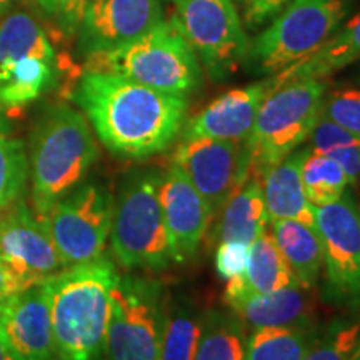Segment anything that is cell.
Returning a JSON list of instances; mask_svg holds the SVG:
<instances>
[{"mask_svg":"<svg viewBox=\"0 0 360 360\" xmlns=\"http://www.w3.org/2000/svg\"><path fill=\"white\" fill-rule=\"evenodd\" d=\"M74 101L103 146L125 159H146L172 146L188 107L186 97L103 72H85Z\"/></svg>","mask_w":360,"mask_h":360,"instance_id":"obj_1","label":"cell"},{"mask_svg":"<svg viewBox=\"0 0 360 360\" xmlns=\"http://www.w3.org/2000/svg\"><path fill=\"white\" fill-rule=\"evenodd\" d=\"M119 277L112 260L102 257L42 282L58 360H102Z\"/></svg>","mask_w":360,"mask_h":360,"instance_id":"obj_2","label":"cell"},{"mask_svg":"<svg viewBox=\"0 0 360 360\" xmlns=\"http://www.w3.org/2000/svg\"><path fill=\"white\" fill-rule=\"evenodd\" d=\"M97 159L98 147L87 117L64 103L49 107L30 139L29 175L37 217L80 186Z\"/></svg>","mask_w":360,"mask_h":360,"instance_id":"obj_3","label":"cell"},{"mask_svg":"<svg viewBox=\"0 0 360 360\" xmlns=\"http://www.w3.org/2000/svg\"><path fill=\"white\" fill-rule=\"evenodd\" d=\"M85 72L122 75L179 97H187L202 84L199 58L179 30L165 19L122 47L87 57Z\"/></svg>","mask_w":360,"mask_h":360,"instance_id":"obj_4","label":"cell"},{"mask_svg":"<svg viewBox=\"0 0 360 360\" xmlns=\"http://www.w3.org/2000/svg\"><path fill=\"white\" fill-rule=\"evenodd\" d=\"M326 90V82L317 79L287 80L270 90L244 142L250 175L260 179L307 141L322 114Z\"/></svg>","mask_w":360,"mask_h":360,"instance_id":"obj_5","label":"cell"},{"mask_svg":"<svg viewBox=\"0 0 360 360\" xmlns=\"http://www.w3.org/2000/svg\"><path fill=\"white\" fill-rule=\"evenodd\" d=\"M354 0H290L267 29L250 40L244 65L276 75L322 47L344 24Z\"/></svg>","mask_w":360,"mask_h":360,"instance_id":"obj_6","label":"cell"},{"mask_svg":"<svg viewBox=\"0 0 360 360\" xmlns=\"http://www.w3.org/2000/svg\"><path fill=\"white\" fill-rule=\"evenodd\" d=\"M157 172H132L114 199L110 225L112 254L125 269L164 270L174 262L159 199Z\"/></svg>","mask_w":360,"mask_h":360,"instance_id":"obj_7","label":"cell"},{"mask_svg":"<svg viewBox=\"0 0 360 360\" xmlns=\"http://www.w3.org/2000/svg\"><path fill=\"white\" fill-rule=\"evenodd\" d=\"M170 24L186 39L200 65L214 80H222L244 64L247 39L233 0H175Z\"/></svg>","mask_w":360,"mask_h":360,"instance_id":"obj_8","label":"cell"},{"mask_svg":"<svg viewBox=\"0 0 360 360\" xmlns=\"http://www.w3.org/2000/svg\"><path fill=\"white\" fill-rule=\"evenodd\" d=\"M114 197L98 184H84L57 200L40 220L56 245L62 267L103 257L110 237Z\"/></svg>","mask_w":360,"mask_h":360,"instance_id":"obj_9","label":"cell"},{"mask_svg":"<svg viewBox=\"0 0 360 360\" xmlns=\"http://www.w3.org/2000/svg\"><path fill=\"white\" fill-rule=\"evenodd\" d=\"M164 322L160 287L143 278L119 277L103 355L107 360H159Z\"/></svg>","mask_w":360,"mask_h":360,"instance_id":"obj_10","label":"cell"},{"mask_svg":"<svg viewBox=\"0 0 360 360\" xmlns=\"http://www.w3.org/2000/svg\"><path fill=\"white\" fill-rule=\"evenodd\" d=\"M321 237L326 294L335 305L360 309V205L352 192L334 204L314 207Z\"/></svg>","mask_w":360,"mask_h":360,"instance_id":"obj_11","label":"cell"},{"mask_svg":"<svg viewBox=\"0 0 360 360\" xmlns=\"http://www.w3.org/2000/svg\"><path fill=\"white\" fill-rule=\"evenodd\" d=\"M172 162L217 215L229 197L250 177L245 143L205 137L182 139Z\"/></svg>","mask_w":360,"mask_h":360,"instance_id":"obj_12","label":"cell"},{"mask_svg":"<svg viewBox=\"0 0 360 360\" xmlns=\"http://www.w3.org/2000/svg\"><path fill=\"white\" fill-rule=\"evenodd\" d=\"M0 262L22 290L64 269L42 220L22 200L0 214Z\"/></svg>","mask_w":360,"mask_h":360,"instance_id":"obj_13","label":"cell"},{"mask_svg":"<svg viewBox=\"0 0 360 360\" xmlns=\"http://www.w3.org/2000/svg\"><path fill=\"white\" fill-rule=\"evenodd\" d=\"M164 20L162 0H87L79 25L85 57L132 42Z\"/></svg>","mask_w":360,"mask_h":360,"instance_id":"obj_14","label":"cell"},{"mask_svg":"<svg viewBox=\"0 0 360 360\" xmlns=\"http://www.w3.org/2000/svg\"><path fill=\"white\" fill-rule=\"evenodd\" d=\"M159 199L174 262H187L199 250L215 215L175 162L160 180Z\"/></svg>","mask_w":360,"mask_h":360,"instance_id":"obj_15","label":"cell"},{"mask_svg":"<svg viewBox=\"0 0 360 360\" xmlns=\"http://www.w3.org/2000/svg\"><path fill=\"white\" fill-rule=\"evenodd\" d=\"M0 335L22 360H58L42 283L15 294L0 310Z\"/></svg>","mask_w":360,"mask_h":360,"instance_id":"obj_16","label":"cell"},{"mask_svg":"<svg viewBox=\"0 0 360 360\" xmlns=\"http://www.w3.org/2000/svg\"><path fill=\"white\" fill-rule=\"evenodd\" d=\"M272 90L270 79L232 89L210 102L200 114L192 117L182 139L205 137L215 141L244 143L254 129L260 103Z\"/></svg>","mask_w":360,"mask_h":360,"instance_id":"obj_17","label":"cell"},{"mask_svg":"<svg viewBox=\"0 0 360 360\" xmlns=\"http://www.w3.org/2000/svg\"><path fill=\"white\" fill-rule=\"evenodd\" d=\"M307 150L292 152L260 175L269 222L297 220L315 227L314 205L304 191L302 160Z\"/></svg>","mask_w":360,"mask_h":360,"instance_id":"obj_18","label":"cell"},{"mask_svg":"<svg viewBox=\"0 0 360 360\" xmlns=\"http://www.w3.org/2000/svg\"><path fill=\"white\" fill-rule=\"evenodd\" d=\"M224 302L232 309L242 323L254 328L310 323L312 312L309 289H304L299 283L267 294L247 292L224 299Z\"/></svg>","mask_w":360,"mask_h":360,"instance_id":"obj_19","label":"cell"},{"mask_svg":"<svg viewBox=\"0 0 360 360\" xmlns=\"http://www.w3.org/2000/svg\"><path fill=\"white\" fill-rule=\"evenodd\" d=\"M357 60H360V13L352 17L345 25L342 24L340 29L310 56L295 62L276 75H270V82H272L274 89L287 82V80H323L328 75L352 65Z\"/></svg>","mask_w":360,"mask_h":360,"instance_id":"obj_20","label":"cell"},{"mask_svg":"<svg viewBox=\"0 0 360 360\" xmlns=\"http://www.w3.org/2000/svg\"><path fill=\"white\" fill-rule=\"evenodd\" d=\"M294 283H297L295 278L282 252L278 250L276 240L269 232H264L249 247L245 272L238 277L229 278L224 299H231L247 292L267 294V292L285 289Z\"/></svg>","mask_w":360,"mask_h":360,"instance_id":"obj_21","label":"cell"},{"mask_svg":"<svg viewBox=\"0 0 360 360\" xmlns=\"http://www.w3.org/2000/svg\"><path fill=\"white\" fill-rule=\"evenodd\" d=\"M269 215L265 210L262 182L250 175L249 179L229 197L219 212L214 238L219 242L238 240L252 244L267 229Z\"/></svg>","mask_w":360,"mask_h":360,"instance_id":"obj_22","label":"cell"},{"mask_svg":"<svg viewBox=\"0 0 360 360\" xmlns=\"http://www.w3.org/2000/svg\"><path fill=\"white\" fill-rule=\"evenodd\" d=\"M272 237L289 264L295 282L309 290L315 287L323 267L317 229L297 220H272Z\"/></svg>","mask_w":360,"mask_h":360,"instance_id":"obj_23","label":"cell"},{"mask_svg":"<svg viewBox=\"0 0 360 360\" xmlns=\"http://www.w3.org/2000/svg\"><path fill=\"white\" fill-rule=\"evenodd\" d=\"M317 339L312 323L254 328L244 360H302Z\"/></svg>","mask_w":360,"mask_h":360,"instance_id":"obj_24","label":"cell"},{"mask_svg":"<svg viewBox=\"0 0 360 360\" xmlns=\"http://www.w3.org/2000/svg\"><path fill=\"white\" fill-rule=\"evenodd\" d=\"M53 62L24 57L0 65V102L4 109L29 105L53 82Z\"/></svg>","mask_w":360,"mask_h":360,"instance_id":"obj_25","label":"cell"},{"mask_svg":"<svg viewBox=\"0 0 360 360\" xmlns=\"http://www.w3.org/2000/svg\"><path fill=\"white\" fill-rule=\"evenodd\" d=\"M24 57L56 60L51 40L29 12H8L0 17V65Z\"/></svg>","mask_w":360,"mask_h":360,"instance_id":"obj_26","label":"cell"},{"mask_svg":"<svg viewBox=\"0 0 360 360\" xmlns=\"http://www.w3.org/2000/svg\"><path fill=\"white\" fill-rule=\"evenodd\" d=\"M244 323L236 314L209 310L202 315V330L195 360H244Z\"/></svg>","mask_w":360,"mask_h":360,"instance_id":"obj_27","label":"cell"},{"mask_svg":"<svg viewBox=\"0 0 360 360\" xmlns=\"http://www.w3.org/2000/svg\"><path fill=\"white\" fill-rule=\"evenodd\" d=\"M202 315L191 304L174 302L165 307L159 360H195Z\"/></svg>","mask_w":360,"mask_h":360,"instance_id":"obj_28","label":"cell"},{"mask_svg":"<svg viewBox=\"0 0 360 360\" xmlns=\"http://www.w3.org/2000/svg\"><path fill=\"white\" fill-rule=\"evenodd\" d=\"M305 195L314 207L334 204L347 192L349 179L344 169L326 154L307 150L302 160Z\"/></svg>","mask_w":360,"mask_h":360,"instance_id":"obj_29","label":"cell"},{"mask_svg":"<svg viewBox=\"0 0 360 360\" xmlns=\"http://www.w3.org/2000/svg\"><path fill=\"white\" fill-rule=\"evenodd\" d=\"M29 177V160L20 141L0 135V214L20 202Z\"/></svg>","mask_w":360,"mask_h":360,"instance_id":"obj_30","label":"cell"},{"mask_svg":"<svg viewBox=\"0 0 360 360\" xmlns=\"http://www.w3.org/2000/svg\"><path fill=\"white\" fill-rule=\"evenodd\" d=\"M360 340V319L334 326L323 337H319L314 347L302 360H349Z\"/></svg>","mask_w":360,"mask_h":360,"instance_id":"obj_31","label":"cell"},{"mask_svg":"<svg viewBox=\"0 0 360 360\" xmlns=\"http://www.w3.org/2000/svg\"><path fill=\"white\" fill-rule=\"evenodd\" d=\"M322 115L360 137V89H337L323 97Z\"/></svg>","mask_w":360,"mask_h":360,"instance_id":"obj_32","label":"cell"},{"mask_svg":"<svg viewBox=\"0 0 360 360\" xmlns=\"http://www.w3.org/2000/svg\"><path fill=\"white\" fill-rule=\"evenodd\" d=\"M312 148L310 150L319 152V154H328V152L335 150V148L352 146V143L360 142L359 135L349 132L347 129L340 127L339 124L332 122L327 117L321 114L317 124L309 135Z\"/></svg>","mask_w":360,"mask_h":360,"instance_id":"obj_33","label":"cell"},{"mask_svg":"<svg viewBox=\"0 0 360 360\" xmlns=\"http://www.w3.org/2000/svg\"><path fill=\"white\" fill-rule=\"evenodd\" d=\"M289 2L290 0H233L242 24L250 30H257L276 19Z\"/></svg>","mask_w":360,"mask_h":360,"instance_id":"obj_34","label":"cell"},{"mask_svg":"<svg viewBox=\"0 0 360 360\" xmlns=\"http://www.w3.org/2000/svg\"><path fill=\"white\" fill-rule=\"evenodd\" d=\"M250 244L238 240L219 242L217 252H215V270L220 277L233 278L245 272L247 260H249Z\"/></svg>","mask_w":360,"mask_h":360,"instance_id":"obj_35","label":"cell"},{"mask_svg":"<svg viewBox=\"0 0 360 360\" xmlns=\"http://www.w3.org/2000/svg\"><path fill=\"white\" fill-rule=\"evenodd\" d=\"M87 0H57V20L67 34H77Z\"/></svg>","mask_w":360,"mask_h":360,"instance_id":"obj_36","label":"cell"},{"mask_svg":"<svg viewBox=\"0 0 360 360\" xmlns=\"http://www.w3.org/2000/svg\"><path fill=\"white\" fill-rule=\"evenodd\" d=\"M332 157L337 164L344 169L350 184H357L360 179V142L352 143V146H345L326 154Z\"/></svg>","mask_w":360,"mask_h":360,"instance_id":"obj_37","label":"cell"},{"mask_svg":"<svg viewBox=\"0 0 360 360\" xmlns=\"http://www.w3.org/2000/svg\"><path fill=\"white\" fill-rule=\"evenodd\" d=\"M22 292L19 282L8 272V269L0 262V310L6 307V304L13 295Z\"/></svg>","mask_w":360,"mask_h":360,"instance_id":"obj_38","label":"cell"},{"mask_svg":"<svg viewBox=\"0 0 360 360\" xmlns=\"http://www.w3.org/2000/svg\"><path fill=\"white\" fill-rule=\"evenodd\" d=\"M0 360H22L19 355L13 352L2 335H0Z\"/></svg>","mask_w":360,"mask_h":360,"instance_id":"obj_39","label":"cell"},{"mask_svg":"<svg viewBox=\"0 0 360 360\" xmlns=\"http://www.w3.org/2000/svg\"><path fill=\"white\" fill-rule=\"evenodd\" d=\"M35 2H37V6L42 8L47 15H57V0H35Z\"/></svg>","mask_w":360,"mask_h":360,"instance_id":"obj_40","label":"cell"},{"mask_svg":"<svg viewBox=\"0 0 360 360\" xmlns=\"http://www.w3.org/2000/svg\"><path fill=\"white\" fill-rule=\"evenodd\" d=\"M17 0H0V17H4L6 13L12 11V7L15 6Z\"/></svg>","mask_w":360,"mask_h":360,"instance_id":"obj_41","label":"cell"},{"mask_svg":"<svg viewBox=\"0 0 360 360\" xmlns=\"http://www.w3.org/2000/svg\"><path fill=\"white\" fill-rule=\"evenodd\" d=\"M8 132V125L6 122V119H4V105L2 102H0V135H7Z\"/></svg>","mask_w":360,"mask_h":360,"instance_id":"obj_42","label":"cell"},{"mask_svg":"<svg viewBox=\"0 0 360 360\" xmlns=\"http://www.w3.org/2000/svg\"><path fill=\"white\" fill-rule=\"evenodd\" d=\"M349 360H360V340H359V344L355 345V349H354V352L350 354V357H349Z\"/></svg>","mask_w":360,"mask_h":360,"instance_id":"obj_43","label":"cell"},{"mask_svg":"<svg viewBox=\"0 0 360 360\" xmlns=\"http://www.w3.org/2000/svg\"><path fill=\"white\" fill-rule=\"evenodd\" d=\"M170 2H175V0H170Z\"/></svg>","mask_w":360,"mask_h":360,"instance_id":"obj_44","label":"cell"}]
</instances>
